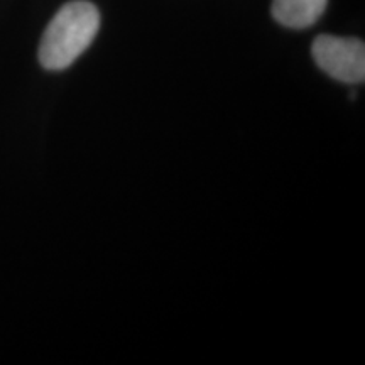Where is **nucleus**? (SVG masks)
Here are the masks:
<instances>
[{"mask_svg": "<svg viewBox=\"0 0 365 365\" xmlns=\"http://www.w3.org/2000/svg\"><path fill=\"white\" fill-rule=\"evenodd\" d=\"M100 27V12L91 2L75 0L59 9L46 27L39 46V61L49 71L71 66L95 39Z\"/></svg>", "mask_w": 365, "mask_h": 365, "instance_id": "f257e3e1", "label": "nucleus"}, {"mask_svg": "<svg viewBox=\"0 0 365 365\" xmlns=\"http://www.w3.org/2000/svg\"><path fill=\"white\" fill-rule=\"evenodd\" d=\"M313 59L331 78L359 85L365 80V46L360 39L322 34L313 41Z\"/></svg>", "mask_w": 365, "mask_h": 365, "instance_id": "f03ea898", "label": "nucleus"}, {"mask_svg": "<svg viewBox=\"0 0 365 365\" xmlns=\"http://www.w3.org/2000/svg\"><path fill=\"white\" fill-rule=\"evenodd\" d=\"M328 0H272V17L289 29H307L325 12Z\"/></svg>", "mask_w": 365, "mask_h": 365, "instance_id": "7ed1b4c3", "label": "nucleus"}]
</instances>
